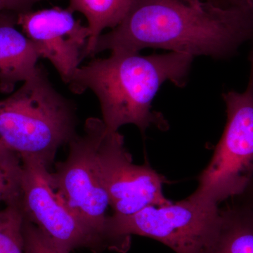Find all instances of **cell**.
<instances>
[{
	"instance_id": "obj_2",
	"label": "cell",
	"mask_w": 253,
	"mask_h": 253,
	"mask_svg": "<svg viewBox=\"0 0 253 253\" xmlns=\"http://www.w3.org/2000/svg\"><path fill=\"white\" fill-rule=\"evenodd\" d=\"M193 59L174 51L142 56L113 51L106 59H94L78 68L68 85L76 94L86 89L94 93L108 130L118 131L127 124L134 125L143 134L151 126L165 130L168 122L153 111V100L166 82L178 87L186 85Z\"/></svg>"
},
{
	"instance_id": "obj_3",
	"label": "cell",
	"mask_w": 253,
	"mask_h": 253,
	"mask_svg": "<svg viewBox=\"0 0 253 253\" xmlns=\"http://www.w3.org/2000/svg\"><path fill=\"white\" fill-rule=\"evenodd\" d=\"M76 110L38 66L19 89L0 100V144L49 168L58 149L76 135Z\"/></svg>"
},
{
	"instance_id": "obj_5",
	"label": "cell",
	"mask_w": 253,
	"mask_h": 253,
	"mask_svg": "<svg viewBox=\"0 0 253 253\" xmlns=\"http://www.w3.org/2000/svg\"><path fill=\"white\" fill-rule=\"evenodd\" d=\"M249 56L247 87L222 94L227 114L224 133L191 196L205 204L219 206L239 197L253 179V51Z\"/></svg>"
},
{
	"instance_id": "obj_14",
	"label": "cell",
	"mask_w": 253,
	"mask_h": 253,
	"mask_svg": "<svg viewBox=\"0 0 253 253\" xmlns=\"http://www.w3.org/2000/svg\"><path fill=\"white\" fill-rule=\"evenodd\" d=\"M21 204L0 210V253H26Z\"/></svg>"
},
{
	"instance_id": "obj_17",
	"label": "cell",
	"mask_w": 253,
	"mask_h": 253,
	"mask_svg": "<svg viewBox=\"0 0 253 253\" xmlns=\"http://www.w3.org/2000/svg\"><path fill=\"white\" fill-rule=\"evenodd\" d=\"M222 9H248L253 6L252 0H203Z\"/></svg>"
},
{
	"instance_id": "obj_1",
	"label": "cell",
	"mask_w": 253,
	"mask_h": 253,
	"mask_svg": "<svg viewBox=\"0 0 253 253\" xmlns=\"http://www.w3.org/2000/svg\"><path fill=\"white\" fill-rule=\"evenodd\" d=\"M253 28L252 8L222 9L203 0H131L119 24L98 38L91 56L154 48L229 59L249 42Z\"/></svg>"
},
{
	"instance_id": "obj_10",
	"label": "cell",
	"mask_w": 253,
	"mask_h": 253,
	"mask_svg": "<svg viewBox=\"0 0 253 253\" xmlns=\"http://www.w3.org/2000/svg\"><path fill=\"white\" fill-rule=\"evenodd\" d=\"M16 25L17 14L0 11V91L6 94L34 74L40 59L32 42Z\"/></svg>"
},
{
	"instance_id": "obj_11",
	"label": "cell",
	"mask_w": 253,
	"mask_h": 253,
	"mask_svg": "<svg viewBox=\"0 0 253 253\" xmlns=\"http://www.w3.org/2000/svg\"><path fill=\"white\" fill-rule=\"evenodd\" d=\"M215 236L203 253H253V213L242 204L220 209Z\"/></svg>"
},
{
	"instance_id": "obj_16",
	"label": "cell",
	"mask_w": 253,
	"mask_h": 253,
	"mask_svg": "<svg viewBox=\"0 0 253 253\" xmlns=\"http://www.w3.org/2000/svg\"><path fill=\"white\" fill-rule=\"evenodd\" d=\"M2 11H10L14 14L30 11L33 6L43 0H0Z\"/></svg>"
},
{
	"instance_id": "obj_9",
	"label": "cell",
	"mask_w": 253,
	"mask_h": 253,
	"mask_svg": "<svg viewBox=\"0 0 253 253\" xmlns=\"http://www.w3.org/2000/svg\"><path fill=\"white\" fill-rule=\"evenodd\" d=\"M69 8L30 10L17 14V26L35 46L40 58L49 60L66 84L84 58L90 31Z\"/></svg>"
},
{
	"instance_id": "obj_19",
	"label": "cell",
	"mask_w": 253,
	"mask_h": 253,
	"mask_svg": "<svg viewBox=\"0 0 253 253\" xmlns=\"http://www.w3.org/2000/svg\"><path fill=\"white\" fill-rule=\"evenodd\" d=\"M252 1H253L252 12H253V0H252ZM249 42L251 43V46H252V48H251V51H253V28L252 36H251V40H250Z\"/></svg>"
},
{
	"instance_id": "obj_13",
	"label": "cell",
	"mask_w": 253,
	"mask_h": 253,
	"mask_svg": "<svg viewBox=\"0 0 253 253\" xmlns=\"http://www.w3.org/2000/svg\"><path fill=\"white\" fill-rule=\"evenodd\" d=\"M22 177L21 157L0 144V204H21Z\"/></svg>"
},
{
	"instance_id": "obj_18",
	"label": "cell",
	"mask_w": 253,
	"mask_h": 253,
	"mask_svg": "<svg viewBox=\"0 0 253 253\" xmlns=\"http://www.w3.org/2000/svg\"><path fill=\"white\" fill-rule=\"evenodd\" d=\"M239 197H242L244 199V203L241 204L249 208L253 213V179L246 191Z\"/></svg>"
},
{
	"instance_id": "obj_20",
	"label": "cell",
	"mask_w": 253,
	"mask_h": 253,
	"mask_svg": "<svg viewBox=\"0 0 253 253\" xmlns=\"http://www.w3.org/2000/svg\"><path fill=\"white\" fill-rule=\"evenodd\" d=\"M2 11V6H1V1H0V11Z\"/></svg>"
},
{
	"instance_id": "obj_7",
	"label": "cell",
	"mask_w": 253,
	"mask_h": 253,
	"mask_svg": "<svg viewBox=\"0 0 253 253\" xmlns=\"http://www.w3.org/2000/svg\"><path fill=\"white\" fill-rule=\"evenodd\" d=\"M21 208L46 244L58 253L87 249L95 253L109 250L106 242L63 202L50 179L48 168L23 158Z\"/></svg>"
},
{
	"instance_id": "obj_12",
	"label": "cell",
	"mask_w": 253,
	"mask_h": 253,
	"mask_svg": "<svg viewBox=\"0 0 253 253\" xmlns=\"http://www.w3.org/2000/svg\"><path fill=\"white\" fill-rule=\"evenodd\" d=\"M131 0H69V8L85 16L90 31L84 58L91 56V51L106 28H114L122 21Z\"/></svg>"
},
{
	"instance_id": "obj_4",
	"label": "cell",
	"mask_w": 253,
	"mask_h": 253,
	"mask_svg": "<svg viewBox=\"0 0 253 253\" xmlns=\"http://www.w3.org/2000/svg\"><path fill=\"white\" fill-rule=\"evenodd\" d=\"M219 206L191 196L163 206H149L131 215L109 216L107 234L116 252L126 253L131 236L156 240L175 253H203L220 223Z\"/></svg>"
},
{
	"instance_id": "obj_6",
	"label": "cell",
	"mask_w": 253,
	"mask_h": 253,
	"mask_svg": "<svg viewBox=\"0 0 253 253\" xmlns=\"http://www.w3.org/2000/svg\"><path fill=\"white\" fill-rule=\"evenodd\" d=\"M106 126L102 120H86L83 135L69 142L68 158L50 172L53 187L71 211L101 238L110 251L113 246L107 234L110 206L98 161V146Z\"/></svg>"
},
{
	"instance_id": "obj_15",
	"label": "cell",
	"mask_w": 253,
	"mask_h": 253,
	"mask_svg": "<svg viewBox=\"0 0 253 253\" xmlns=\"http://www.w3.org/2000/svg\"><path fill=\"white\" fill-rule=\"evenodd\" d=\"M25 239L26 253H58L46 244L36 227L25 219Z\"/></svg>"
},
{
	"instance_id": "obj_8",
	"label": "cell",
	"mask_w": 253,
	"mask_h": 253,
	"mask_svg": "<svg viewBox=\"0 0 253 253\" xmlns=\"http://www.w3.org/2000/svg\"><path fill=\"white\" fill-rule=\"evenodd\" d=\"M97 156L114 214L131 215L149 206L172 203L163 194L164 176L148 164H134L119 131L108 130L106 126L100 138Z\"/></svg>"
}]
</instances>
